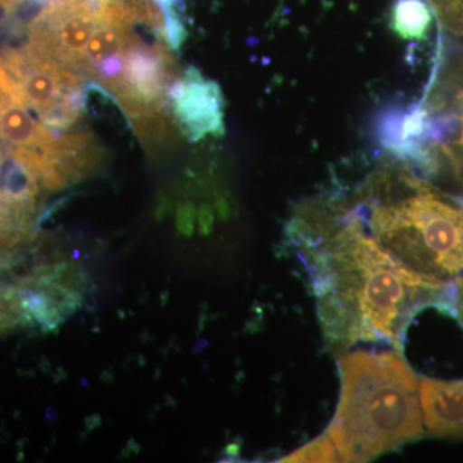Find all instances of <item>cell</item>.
<instances>
[{
	"label": "cell",
	"mask_w": 463,
	"mask_h": 463,
	"mask_svg": "<svg viewBox=\"0 0 463 463\" xmlns=\"http://www.w3.org/2000/svg\"><path fill=\"white\" fill-rule=\"evenodd\" d=\"M288 240L309 276L323 335L345 350L358 343L392 344L402 352L411 319L435 306L456 317V282L414 272L368 234L345 194L303 203Z\"/></svg>",
	"instance_id": "obj_1"
},
{
	"label": "cell",
	"mask_w": 463,
	"mask_h": 463,
	"mask_svg": "<svg viewBox=\"0 0 463 463\" xmlns=\"http://www.w3.org/2000/svg\"><path fill=\"white\" fill-rule=\"evenodd\" d=\"M364 230L414 272L441 282L463 273V199L395 157L345 194Z\"/></svg>",
	"instance_id": "obj_2"
},
{
	"label": "cell",
	"mask_w": 463,
	"mask_h": 463,
	"mask_svg": "<svg viewBox=\"0 0 463 463\" xmlns=\"http://www.w3.org/2000/svg\"><path fill=\"white\" fill-rule=\"evenodd\" d=\"M341 394L327 435L341 462H367L422 435L420 381L401 352L339 359Z\"/></svg>",
	"instance_id": "obj_3"
},
{
	"label": "cell",
	"mask_w": 463,
	"mask_h": 463,
	"mask_svg": "<svg viewBox=\"0 0 463 463\" xmlns=\"http://www.w3.org/2000/svg\"><path fill=\"white\" fill-rule=\"evenodd\" d=\"M386 145L423 175L448 173L463 188V52L440 53L419 105L390 118Z\"/></svg>",
	"instance_id": "obj_4"
},
{
	"label": "cell",
	"mask_w": 463,
	"mask_h": 463,
	"mask_svg": "<svg viewBox=\"0 0 463 463\" xmlns=\"http://www.w3.org/2000/svg\"><path fill=\"white\" fill-rule=\"evenodd\" d=\"M0 58L20 88L24 105L45 127L69 132L81 120L84 76L33 53L26 44L0 48Z\"/></svg>",
	"instance_id": "obj_5"
},
{
	"label": "cell",
	"mask_w": 463,
	"mask_h": 463,
	"mask_svg": "<svg viewBox=\"0 0 463 463\" xmlns=\"http://www.w3.org/2000/svg\"><path fill=\"white\" fill-rule=\"evenodd\" d=\"M178 79L166 45L148 44L136 35L125 51L123 75L111 94L137 123H156L165 116L170 90Z\"/></svg>",
	"instance_id": "obj_6"
},
{
	"label": "cell",
	"mask_w": 463,
	"mask_h": 463,
	"mask_svg": "<svg viewBox=\"0 0 463 463\" xmlns=\"http://www.w3.org/2000/svg\"><path fill=\"white\" fill-rule=\"evenodd\" d=\"M91 0H48L27 25V47L81 74L85 48L99 25Z\"/></svg>",
	"instance_id": "obj_7"
},
{
	"label": "cell",
	"mask_w": 463,
	"mask_h": 463,
	"mask_svg": "<svg viewBox=\"0 0 463 463\" xmlns=\"http://www.w3.org/2000/svg\"><path fill=\"white\" fill-rule=\"evenodd\" d=\"M173 115L191 141L224 132L223 97L218 85L190 67L173 85L169 94Z\"/></svg>",
	"instance_id": "obj_8"
},
{
	"label": "cell",
	"mask_w": 463,
	"mask_h": 463,
	"mask_svg": "<svg viewBox=\"0 0 463 463\" xmlns=\"http://www.w3.org/2000/svg\"><path fill=\"white\" fill-rule=\"evenodd\" d=\"M420 404L429 434L463 438V380L420 379Z\"/></svg>",
	"instance_id": "obj_9"
},
{
	"label": "cell",
	"mask_w": 463,
	"mask_h": 463,
	"mask_svg": "<svg viewBox=\"0 0 463 463\" xmlns=\"http://www.w3.org/2000/svg\"><path fill=\"white\" fill-rule=\"evenodd\" d=\"M431 14L426 0H397L392 8V27L405 39L421 41L430 29Z\"/></svg>",
	"instance_id": "obj_10"
},
{
	"label": "cell",
	"mask_w": 463,
	"mask_h": 463,
	"mask_svg": "<svg viewBox=\"0 0 463 463\" xmlns=\"http://www.w3.org/2000/svg\"><path fill=\"white\" fill-rule=\"evenodd\" d=\"M285 462H337L336 449L332 444L330 437L327 434L315 439L306 447L298 448V450L292 452L291 455L281 459Z\"/></svg>",
	"instance_id": "obj_11"
},
{
	"label": "cell",
	"mask_w": 463,
	"mask_h": 463,
	"mask_svg": "<svg viewBox=\"0 0 463 463\" xmlns=\"http://www.w3.org/2000/svg\"><path fill=\"white\" fill-rule=\"evenodd\" d=\"M447 32L463 36V0H426Z\"/></svg>",
	"instance_id": "obj_12"
},
{
	"label": "cell",
	"mask_w": 463,
	"mask_h": 463,
	"mask_svg": "<svg viewBox=\"0 0 463 463\" xmlns=\"http://www.w3.org/2000/svg\"><path fill=\"white\" fill-rule=\"evenodd\" d=\"M27 2L45 3L48 0H0V16L2 14H14L23 5H25Z\"/></svg>",
	"instance_id": "obj_13"
},
{
	"label": "cell",
	"mask_w": 463,
	"mask_h": 463,
	"mask_svg": "<svg viewBox=\"0 0 463 463\" xmlns=\"http://www.w3.org/2000/svg\"><path fill=\"white\" fill-rule=\"evenodd\" d=\"M3 160V151L2 148H0V163H2Z\"/></svg>",
	"instance_id": "obj_14"
}]
</instances>
